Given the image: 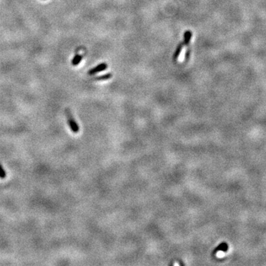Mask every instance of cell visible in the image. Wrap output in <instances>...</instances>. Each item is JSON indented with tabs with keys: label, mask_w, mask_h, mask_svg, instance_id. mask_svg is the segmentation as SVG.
Segmentation results:
<instances>
[{
	"label": "cell",
	"mask_w": 266,
	"mask_h": 266,
	"mask_svg": "<svg viewBox=\"0 0 266 266\" xmlns=\"http://www.w3.org/2000/svg\"><path fill=\"white\" fill-rule=\"evenodd\" d=\"M6 175H7L6 172L5 171V169H3L2 164H0V178L5 179V177H6Z\"/></svg>",
	"instance_id": "obj_8"
},
{
	"label": "cell",
	"mask_w": 266,
	"mask_h": 266,
	"mask_svg": "<svg viewBox=\"0 0 266 266\" xmlns=\"http://www.w3.org/2000/svg\"><path fill=\"white\" fill-rule=\"evenodd\" d=\"M82 58H83V55H80L78 54V53H76V54L75 55L74 58H73L72 60V65L73 66L78 65L82 60Z\"/></svg>",
	"instance_id": "obj_6"
},
{
	"label": "cell",
	"mask_w": 266,
	"mask_h": 266,
	"mask_svg": "<svg viewBox=\"0 0 266 266\" xmlns=\"http://www.w3.org/2000/svg\"><path fill=\"white\" fill-rule=\"evenodd\" d=\"M192 32L189 30H187L185 32L184 34V41H183V44H184L185 45L189 46V45L190 43V40L191 38H192Z\"/></svg>",
	"instance_id": "obj_4"
},
{
	"label": "cell",
	"mask_w": 266,
	"mask_h": 266,
	"mask_svg": "<svg viewBox=\"0 0 266 266\" xmlns=\"http://www.w3.org/2000/svg\"><path fill=\"white\" fill-rule=\"evenodd\" d=\"M228 250V245L225 242L220 244L218 246L214 249V251L212 252L213 255H216L219 251H223V252H227Z\"/></svg>",
	"instance_id": "obj_3"
},
{
	"label": "cell",
	"mask_w": 266,
	"mask_h": 266,
	"mask_svg": "<svg viewBox=\"0 0 266 266\" xmlns=\"http://www.w3.org/2000/svg\"><path fill=\"white\" fill-rule=\"evenodd\" d=\"M107 68V65L105 63H102L100 64V65H97L96 67H95L94 68L91 69L90 70H89V72H88V75H89V76H93V75L96 74V73L101 72V71H104V69H106Z\"/></svg>",
	"instance_id": "obj_2"
},
{
	"label": "cell",
	"mask_w": 266,
	"mask_h": 266,
	"mask_svg": "<svg viewBox=\"0 0 266 266\" xmlns=\"http://www.w3.org/2000/svg\"><path fill=\"white\" fill-rule=\"evenodd\" d=\"M183 45H184V44H183V42H181V43H180L178 46L177 47V49H176L175 52L173 55V59L175 62L177 59V58H178V56H180V53H181V50H182Z\"/></svg>",
	"instance_id": "obj_5"
},
{
	"label": "cell",
	"mask_w": 266,
	"mask_h": 266,
	"mask_svg": "<svg viewBox=\"0 0 266 266\" xmlns=\"http://www.w3.org/2000/svg\"><path fill=\"white\" fill-rule=\"evenodd\" d=\"M65 114L66 116H67V123H68V125L69 128H70L71 131H72L73 133H78V132H79V126H78V124H77L76 120H75L71 111L69 110V109H66Z\"/></svg>",
	"instance_id": "obj_1"
},
{
	"label": "cell",
	"mask_w": 266,
	"mask_h": 266,
	"mask_svg": "<svg viewBox=\"0 0 266 266\" xmlns=\"http://www.w3.org/2000/svg\"><path fill=\"white\" fill-rule=\"evenodd\" d=\"M111 76H112V75L110 74V73H108V74H106V75H104V76H98V77H97V78H95V80H98V81H101V80H106V79H108V78H111Z\"/></svg>",
	"instance_id": "obj_7"
}]
</instances>
